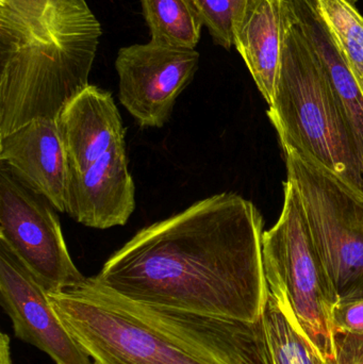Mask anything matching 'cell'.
<instances>
[{
    "mask_svg": "<svg viewBox=\"0 0 363 364\" xmlns=\"http://www.w3.org/2000/svg\"><path fill=\"white\" fill-rule=\"evenodd\" d=\"M264 232L251 200L221 193L139 231L95 278L142 305L257 324L268 301Z\"/></svg>",
    "mask_w": 363,
    "mask_h": 364,
    "instance_id": "1",
    "label": "cell"
},
{
    "mask_svg": "<svg viewBox=\"0 0 363 364\" xmlns=\"http://www.w3.org/2000/svg\"><path fill=\"white\" fill-rule=\"evenodd\" d=\"M102 34L85 0H0V136L55 121L89 87Z\"/></svg>",
    "mask_w": 363,
    "mask_h": 364,
    "instance_id": "2",
    "label": "cell"
},
{
    "mask_svg": "<svg viewBox=\"0 0 363 364\" xmlns=\"http://www.w3.org/2000/svg\"><path fill=\"white\" fill-rule=\"evenodd\" d=\"M268 117L281 147L338 177L363 197V176L332 82L293 11L283 41L281 70Z\"/></svg>",
    "mask_w": 363,
    "mask_h": 364,
    "instance_id": "3",
    "label": "cell"
},
{
    "mask_svg": "<svg viewBox=\"0 0 363 364\" xmlns=\"http://www.w3.org/2000/svg\"><path fill=\"white\" fill-rule=\"evenodd\" d=\"M70 335L98 364H221L130 314L95 277L48 293Z\"/></svg>",
    "mask_w": 363,
    "mask_h": 364,
    "instance_id": "4",
    "label": "cell"
},
{
    "mask_svg": "<svg viewBox=\"0 0 363 364\" xmlns=\"http://www.w3.org/2000/svg\"><path fill=\"white\" fill-rule=\"evenodd\" d=\"M262 255L266 279L283 287L307 337L326 363L334 360L332 312L338 299L313 243L300 197L288 179L278 220L264 232Z\"/></svg>",
    "mask_w": 363,
    "mask_h": 364,
    "instance_id": "5",
    "label": "cell"
},
{
    "mask_svg": "<svg viewBox=\"0 0 363 364\" xmlns=\"http://www.w3.org/2000/svg\"><path fill=\"white\" fill-rule=\"evenodd\" d=\"M283 153L338 303L363 299V197L300 154Z\"/></svg>",
    "mask_w": 363,
    "mask_h": 364,
    "instance_id": "6",
    "label": "cell"
},
{
    "mask_svg": "<svg viewBox=\"0 0 363 364\" xmlns=\"http://www.w3.org/2000/svg\"><path fill=\"white\" fill-rule=\"evenodd\" d=\"M0 241L31 272L47 293L82 284L55 207L6 166L0 170Z\"/></svg>",
    "mask_w": 363,
    "mask_h": 364,
    "instance_id": "7",
    "label": "cell"
},
{
    "mask_svg": "<svg viewBox=\"0 0 363 364\" xmlns=\"http://www.w3.org/2000/svg\"><path fill=\"white\" fill-rule=\"evenodd\" d=\"M198 62L196 49L153 42L123 47L115 61L121 104L141 127H163L193 80Z\"/></svg>",
    "mask_w": 363,
    "mask_h": 364,
    "instance_id": "8",
    "label": "cell"
},
{
    "mask_svg": "<svg viewBox=\"0 0 363 364\" xmlns=\"http://www.w3.org/2000/svg\"><path fill=\"white\" fill-rule=\"evenodd\" d=\"M0 301L15 337L46 353L55 364H92L31 272L0 241Z\"/></svg>",
    "mask_w": 363,
    "mask_h": 364,
    "instance_id": "9",
    "label": "cell"
},
{
    "mask_svg": "<svg viewBox=\"0 0 363 364\" xmlns=\"http://www.w3.org/2000/svg\"><path fill=\"white\" fill-rule=\"evenodd\" d=\"M136 208V186L128 168L125 141L82 173L70 170L65 212L96 229L125 225Z\"/></svg>",
    "mask_w": 363,
    "mask_h": 364,
    "instance_id": "10",
    "label": "cell"
},
{
    "mask_svg": "<svg viewBox=\"0 0 363 364\" xmlns=\"http://www.w3.org/2000/svg\"><path fill=\"white\" fill-rule=\"evenodd\" d=\"M0 161L55 210L65 212L70 166L55 121L36 119L0 136Z\"/></svg>",
    "mask_w": 363,
    "mask_h": 364,
    "instance_id": "11",
    "label": "cell"
},
{
    "mask_svg": "<svg viewBox=\"0 0 363 364\" xmlns=\"http://www.w3.org/2000/svg\"><path fill=\"white\" fill-rule=\"evenodd\" d=\"M70 170L85 172L115 145L125 141L126 128L112 95L89 85L55 119Z\"/></svg>",
    "mask_w": 363,
    "mask_h": 364,
    "instance_id": "12",
    "label": "cell"
},
{
    "mask_svg": "<svg viewBox=\"0 0 363 364\" xmlns=\"http://www.w3.org/2000/svg\"><path fill=\"white\" fill-rule=\"evenodd\" d=\"M293 11V0H245L234 21V46L269 106L274 100Z\"/></svg>",
    "mask_w": 363,
    "mask_h": 364,
    "instance_id": "13",
    "label": "cell"
},
{
    "mask_svg": "<svg viewBox=\"0 0 363 364\" xmlns=\"http://www.w3.org/2000/svg\"><path fill=\"white\" fill-rule=\"evenodd\" d=\"M298 25L325 68L355 145L363 176V91L345 53L335 41L315 0H293Z\"/></svg>",
    "mask_w": 363,
    "mask_h": 364,
    "instance_id": "14",
    "label": "cell"
},
{
    "mask_svg": "<svg viewBox=\"0 0 363 364\" xmlns=\"http://www.w3.org/2000/svg\"><path fill=\"white\" fill-rule=\"evenodd\" d=\"M268 282V301L260 324L270 364H327L300 326L281 284Z\"/></svg>",
    "mask_w": 363,
    "mask_h": 364,
    "instance_id": "15",
    "label": "cell"
},
{
    "mask_svg": "<svg viewBox=\"0 0 363 364\" xmlns=\"http://www.w3.org/2000/svg\"><path fill=\"white\" fill-rule=\"evenodd\" d=\"M151 42L196 49L202 23L190 0H141Z\"/></svg>",
    "mask_w": 363,
    "mask_h": 364,
    "instance_id": "16",
    "label": "cell"
},
{
    "mask_svg": "<svg viewBox=\"0 0 363 364\" xmlns=\"http://www.w3.org/2000/svg\"><path fill=\"white\" fill-rule=\"evenodd\" d=\"M315 8L338 43L356 78L363 77V16L351 0H315Z\"/></svg>",
    "mask_w": 363,
    "mask_h": 364,
    "instance_id": "17",
    "label": "cell"
},
{
    "mask_svg": "<svg viewBox=\"0 0 363 364\" xmlns=\"http://www.w3.org/2000/svg\"><path fill=\"white\" fill-rule=\"evenodd\" d=\"M215 44L234 46V25L245 0H190Z\"/></svg>",
    "mask_w": 363,
    "mask_h": 364,
    "instance_id": "18",
    "label": "cell"
},
{
    "mask_svg": "<svg viewBox=\"0 0 363 364\" xmlns=\"http://www.w3.org/2000/svg\"><path fill=\"white\" fill-rule=\"evenodd\" d=\"M335 333L363 337V299L338 303L332 312Z\"/></svg>",
    "mask_w": 363,
    "mask_h": 364,
    "instance_id": "19",
    "label": "cell"
},
{
    "mask_svg": "<svg viewBox=\"0 0 363 364\" xmlns=\"http://www.w3.org/2000/svg\"><path fill=\"white\" fill-rule=\"evenodd\" d=\"M337 355L327 364H363V337L350 333H335Z\"/></svg>",
    "mask_w": 363,
    "mask_h": 364,
    "instance_id": "20",
    "label": "cell"
},
{
    "mask_svg": "<svg viewBox=\"0 0 363 364\" xmlns=\"http://www.w3.org/2000/svg\"><path fill=\"white\" fill-rule=\"evenodd\" d=\"M10 344L9 335L1 333L0 335V364H13Z\"/></svg>",
    "mask_w": 363,
    "mask_h": 364,
    "instance_id": "21",
    "label": "cell"
},
{
    "mask_svg": "<svg viewBox=\"0 0 363 364\" xmlns=\"http://www.w3.org/2000/svg\"><path fill=\"white\" fill-rule=\"evenodd\" d=\"M357 79H358V81H359L360 85H362V89L363 91V77H362V78H357Z\"/></svg>",
    "mask_w": 363,
    "mask_h": 364,
    "instance_id": "22",
    "label": "cell"
},
{
    "mask_svg": "<svg viewBox=\"0 0 363 364\" xmlns=\"http://www.w3.org/2000/svg\"><path fill=\"white\" fill-rule=\"evenodd\" d=\"M94 364H98V363H94Z\"/></svg>",
    "mask_w": 363,
    "mask_h": 364,
    "instance_id": "23",
    "label": "cell"
}]
</instances>
